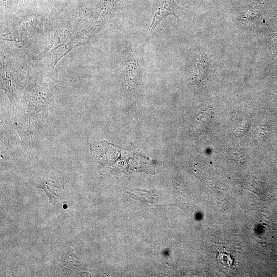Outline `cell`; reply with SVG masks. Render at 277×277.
Masks as SVG:
<instances>
[{"label":"cell","mask_w":277,"mask_h":277,"mask_svg":"<svg viewBox=\"0 0 277 277\" xmlns=\"http://www.w3.org/2000/svg\"><path fill=\"white\" fill-rule=\"evenodd\" d=\"M184 9L178 5L175 0H158L149 32L153 31L156 26L168 15H173L179 19Z\"/></svg>","instance_id":"1"},{"label":"cell","mask_w":277,"mask_h":277,"mask_svg":"<svg viewBox=\"0 0 277 277\" xmlns=\"http://www.w3.org/2000/svg\"><path fill=\"white\" fill-rule=\"evenodd\" d=\"M125 72L127 84L130 90L134 93L138 74L137 60L130 55L125 61Z\"/></svg>","instance_id":"2"}]
</instances>
